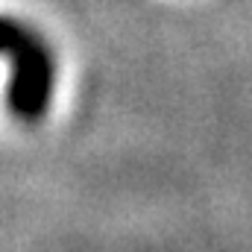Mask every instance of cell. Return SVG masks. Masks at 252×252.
I'll list each match as a JSON object with an SVG mask.
<instances>
[{"label":"cell","mask_w":252,"mask_h":252,"mask_svg":"<svg viewBox=\"0 0 252 252\" xmlns=\"http://www.w3.org/2000/svg\"><path fill=\"white\" fill-rule=\"evenodd\" d=\"M0 56H6L12 64L6 94L12 115H18L21 121H38L47 112L56 79L50 47L27 24L0 15Z\"/></svg>","instance_id":"cell-1"}]
</instances>
